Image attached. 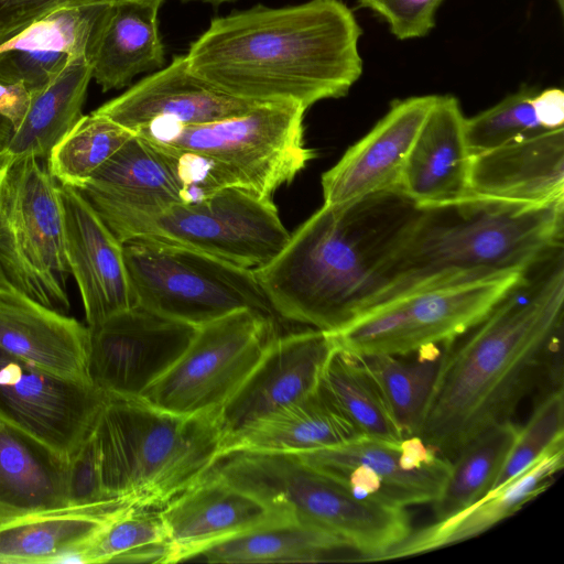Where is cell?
I'll use <instances>...</instances> for the list:
<instances>
[{
  "instance_id": "obj_1",
  "label": "cell",
  "mask_w": 564,
  "mask_h": 564,
  "mask_svg": "<svg viewBox=\"0 0 564 564\" xmlns=\"http://www.w3.org/2000/svg\"><path fill=\"white\" fill-rule=\"evenodd\" d=\"M535 271L444 347L416 436L449 460L482 432L511 421L554 352L563 326V250Z\"/></svg>"
},
{
  "instance_id": "obj_2",
  "label": "cell",
  "mask_w": 564,
  "mask_h": 564,
  "mask_svg": "<svg viewBox=\"0 0 564 564\" xmlns=\"http://www.w3.org/2000/svg\"><path fill=\"white\" fill-rule=\"evenodd\" d=\"M361 34L340 0L259 4L213 19L185 56L195 76L228 96L307 109L347 95L359 79Z\"/></svg>"
},
{
  "instance_id": "obj_3",
  "label": "cell",
  "mask_w": 564,
  "mask_h": 564,
  "mask_svg": "<svg viewBox=\"0 0 564 564\" xmlns=\"http://www.w3.org/2000/svg\"><path fill=\"white\" fill-rule=\"evenodd\" d=\"M416 207L400 188L323 204L253 270L278 317L335 333L365 312L377 294V269Z\"/></svg>"
},
{
  "instance_id": "obj_4",
  "label": "cell",
  "mask_w": 564,
  "mask_h": 564,
  "mask_svg": "<svg viewBox=\"0 0 564 564\" xmlns=\"http://www.w3.org/2000/svg\"><path fill=\"white\" fill-rule=\"evenodd\" d=\"M563 234L564 203L468 196L417 206L377 269L378 291L367 310L425 289L528 272L563 250Z\"/></svg>"
},
{
  "instance_id": "obj_5",
  "label": "cell",
  "mask_w": 564,
  "mask_h": 564,
  "mask_svg": "<svg viewBox=\"0 0 564 564\" xmlns=\"http://www.w3.org/2000/svg\"><path fill=\"white\" fill-rule=\"evenodd\" d=\"M218 413L184 415L142 399L108 398L93 431L106 495L161 509L219 458Z\"/></svg>"
},
{
  "instance_id": "obj_6",
  "label": "cell",
  "mask_w": 564,
  "mask_h": 564,
  "mask_svg": "<svg viewBox=\"0 0 564 564\" xmlns=\"http://www.w3.org/2000/svg\"><path fill=\"white\" fill-rule=\"evenodd\" d=\"M305 111L294 102L259 104L220 120L158 123L135 134L176 158L202 197L231 186L272 197L315 156L304 142Z\"/></svg>"
},
{
  "instance_id": "obj_7",
  "label": "cell",
  "mask_w": 564,
  "mask_h": 564,
  "mask_svg": "<svg viewBox=\"0 0 564 564\" xmlns=\"http://www.w3.org/2000/svg\"><path fill=\"white\" fill-rule=\"evenodd\" d=\"M89 205L121 242H164L250 270L268 263L290 237L272 197L235 186L192 202Z\"/></svg>"
},
{
  "instance_id": "obj_8",
  "label": "cell",
  "mask_w": 564,
  "mask_h": 564,
  "mask_svg": "<svg viewBox=\"0 0 564 564\" xmlns=\"http://www.w3.org/2000/svg\"><path fill=\"white\" fill-rule=\"evenodd\" d=\"M134 302L199 327L240 310L276 322L253 270L192 249L148 239L122 242Z\"/></svg>"
},
{
  "instance_id": "obj_9",
  "label": "cell",
  "mask_w": 564,
  "mask_h": 564,
  "mask_svg": "<svg viewBox=\"0 0 564 564\" xmlns=\"http://www.w3.org/2000/svg\"><path fill=\"white\" fill-rule=\"evenodd\" d=\"M40 159L13 156L0 185V276L36 302L69 311L58 183Z\"/></svg>"
},
{
  "instance_id": "obj_10",
  "label": "cell",
  "mask_w": 564,
  "mask_h": 564,
  "mask_svg": "<svg viewBox=\"0 0 564 564\" xmlns=\"http://www.w3.org/2000/svg\"><path fill=\"white\" fill-rule=\"evenodd\" d=\"M508 272L406 294L376 305L332 334L357 357L406 355L466 334L525 275Z\"/></svg>"
},
{
  "instance_id": "obj_11",
  "label": "cell",
  "mask_w": 564,
  "mask_h": 564,
  "mask_svg": "<svg viewBox=\"0 0 564 564\" xmlns=\"http://www.w3.org/2000/svg\"><path fill=\"white\" fill-rule=\"evenodd\" d=\"M278 324L240 310L197 327L183 355L140 399L177 414L219 412L278 335Z\"/></svg>"
},
{
  "instance_id": "obj_12",
  "label": "cell",
  "mask_w": 564,
  "mask_h": 564,
  "mask_svg": "<svg viewBox=\"0 0 564 564\" xmlns=\"http://www.w3.org/2000/svg\"><path fill=\"white\" fill-rule=\"evenodd\" d=\"M87 378L107 398L140 399L183 355L197 327L133 305L88 326Z\"/></svg>"
},
{
  "instance_id": "obj_13",
  "label": "cell",
  "mask_w": 564,
  "mask_h": 564,
  "mask_svg": "<svg viewBox=\"0 0 564 564\" xmlns=\"http://www.w3.org/2000/svg\"><path fill=\"white\" fill-rule=\"evenodd\" d=\"M108 398L85 381L0 349V419L68 460L94 431Z\"/></svg>"
},
{
  "instance_id": "obj_14",
  "label": "cell",
  "mask_w": 564,
  "mask_h": 564,
  "mask_svg": "<svg viewBox=\"0 0 564 564\" xmlns=\"http://www.w3.org/2000/svg\"><path fill=\"white\" fill-rule=\"evenodd\" d=\"M299 455L359 496L403 508L433 503L452 467L416 435L399 441L360 436Z\"/></svg>"
},
{
  "instance_id": "obj_15",
  "label": "cell",
  "mask_w": 564,
  "mask_h": 564,
  "mask_svg": "<svg viewBox=\"0 0 564 564\" xmlns=\"http://www.w3.org/2000/svg\"><path fill=\"white\" fill-rule=\"evenodd\" d=\"M335 347L332 334L315 328L278 334L220 408L224 441L253 421L316 391Z\"/></svg>"
},
{
  "instance_id": "obj_16",
  "label": "cell",
  "mask_w": 564,
  "mask_h": 564,
  "mask_svg": "<svg viewBox=\"0 0 564 564\" xmlns=\"http://www.w3.org/2000/svg\"><path fill=\"white\" fill-rule=\"evenodd\" d=\"M160 514L170 541V563L193 561L223 542L294 522L212 470L163 506Z\"/></svg>"
},
{
  "instance_id": "obj_17",
  "label": "cell",
  "mask_w": 564,
  "mask_h": 564,
  "mask_svg": "<svg viewBox=\"0 0 564 564\" xmlns=\"http://www.w3.org/2000/svg\"><path fill=\"white\" fill-rule=\"evenodd\" d=\"M436 97L392 102L372 129L322 175L324 205H346L400 188L406 159Z\"/></svg>"
},
{
  "instance_id": "obj_18",
  "label": "cell",
  "mask_w": 564,
  "mask_h": 564,
  "mask_svg": "<svg viewBox=\"0 0 564 564\" xmlns=\"http://www.w3.org/2000/svg\"><path fill=\"white\" fill-rule=\"evenodd\" d=\"M66 256L87 326L135 305L122 242L73 186L58 184Z\"/></svg>"
},
{
  "instance_id": "obj_19",
  "label": "cell",
  "mask_w": 564,
  "mask_h": 564,
  "mask_svg": "<svg viewBox=\"0 0 564 564\" xmlns=\"http://www.w3.org/2000/svg\"><path fill=\"white\" fill-rule=\"evenodd\" d=\"M253 106L195 76L186 56L178 55L94 112L137 133L158 123L192 126L216 121L246 112Z\"/></svg>"
},
{
  "instance_id": "obj_20",
  "label": "cell",
  "mask_w": 564,
  "mask_h": 564,
  "mask_svg": "<svg viewBox=\"0 0 564 564\" xmlns=\"http://www.w3.org/2000/svg\"><path fill=\"white\" fill-rule=\"evenodd\" d=\"M469 196L528 206L564 203V128L473 155Z\"/></svg>"
},
{
  "instance_id": "obj_21",
  "label": "cell",
  "mask_w": 564,
  "mask_h": 564,
  "mask_svg": "<svg viewBox=\"0 0 564 564\" xmlns=\"http://www.w3.org/2000/svg\"><path fill=\"white\" fill-rule=\"evenodd\" d=\"M470 164L459 102L437 96L406 159L400 191L417 206L462 200L469 196Z\"/></svg>"
},
{
  "instance_id": "obj_22",
  "label": "cell",
  "mask_w": 564,
  "mask_h": 564,
  "mask_svg": "<svg viewBox=\"0 0 564 564\" xmlns=\"http://www.w3.org/2000/svg\"><path fill=\"white\" fill-rule=\"evenodd\" d=\"M88 338L87 325L0 282L2 351L51 372L89 382Z\"/></svg>"
},
{
  "instance_id": "obj_23",
  "label": "cell",
  "mask_w": 564,
  "mask_h": 564,
  "mask_svg": "<svg viewBox=\"0 0 564 564\" xmlns=\"http://www.w3.org/2000/svg\"><path fill=\"white\" fill-rule=\"evenodd\" d=\"M160 4L123 0L108 3L87 50L91 77L102 91L128 86L139 74L165 63L159 34Z\"/></svg>"
},
{
  "instance_id": "obj_24",
  "label": "cell",
  "mask_w": 564,
  "mask_h": 564,
  "mask_svg": "<svg viewBox=\"0 0 564 564\" xmlns=\"http://www.w3.org/2000/svg\"><path fill=\"white\" fill-rule=\"evenodd\" d=\"M564 465V438L531 467L462 512L422 528L395 547L387 560L427 553L477 536L544 492Z\"/></svg>"
},
{
  "instance_id": "obj_25",
  "label": "cell",
  "mask_w": 564,
  "mask_h": 564,
  "mask_svg": "<svg viewBox=\"0 0 564 564\" xmlns=\"http://www.w3.org/2000/svg\"><path fill=\"white\" fill-rule=\"evenodd\" d=\"M75 188L89 204L191 202L188 184L175 158L135 133Z\"/></svg>"
},
{
  "instance_id": "obj_26",
  "label": "cell",
  "mask_w": 564,
  "mask_h": 564,
  "mask_svg": "<svg viewBox=\"0 0 564 564\" xmlns=\"http://www.w3.org/2000/svg\"><path fill=\"white\" fill-rule=\"evenodd\" d=\"M362 436L319 389L262 416L223 443L230 452L303 454L348 443ZM219 456V457H220Z\"/></svg>"
},
{
  "instance_id": "obj_27",
  "label": "cell",
  "mask_w": 564,
  "mask_h": 564,
  "mask_svg": "<svg viewBox=\"0 0 564 564\" xmlns=\"http://www.w3.org/2000/svg\"><path fill=\"white\" fill-rule=\"evenodd\" d=\"M67 460L0 419V520L67 507Z\"/></svg>"
},
{
  "instance_id": "obj_28",
  "label": "cell",
  "mask_w": 564,
  "mask_h": 564,
  "mask_svg": "<svg viewBox=\"0 0 564 564\" xmlns=\"http://www.w3.org/2000/svg\"><path fill=\"white\" fill-rule=\"evenodd\" d=\"M126 501L0 520V564L68 563Z\"/></svg>"
},
{
  "instance_id": "obj_29",
  "label": "cell",
  "mask_w": 564,
  "mask_h": 564,
  "mask_svg": "<svg viewBox=\"0 0 564 564\" xmlns=\"http://www.w3.org/2000/svg\"><path fill=\"white\" fill-rule=\"evenodd\" d=\"M91 77L86 55L72 57L45 87L31 91L29 110L7 151L12 156L47 159L51 150L79 121Z\"/></svg>"
},
{
  "instance_id": "obj_30",
  "label": "cell",
  "mask_w": 564,
  "mask_h": 564,
  "mask_svg": "<svg viewBox=\"0 0 564 564\" xmlns=\"http://www.w3.org/2000/svg\"><path fill=\"white\" fill-rule=\"evenodd\" d=\"M354 552L339 536L297 522L267 527L223 542L193 561L207 563H324L348 562ZM355 553V552H354Z\"/></svg>"
},
{
  "instance_id": "obj_31",
  "label": "cell",
  "mask_w": 564,
  "mask_h": 564,
  "mask_svg": "<svg viewBox=\"0 0 564 564\" xmlns=\"http://www.w3.org/2000/svg\"><path fill=\"white\" fill-rule=\"evenodd\" d=\"M319 391L362 436L399 441L404 434L364 360L337 346L323 370Z\"/></svg>"
},
{
  "instance_id": "obj_32",
  "label": "cell",
  "mask_w": 564,
  "mask_h": 564,
  "mask_svg": "<svg viewBox=\"0 0 564 564\" xmlns=\"http://www.w3.org/2000/svg\"><path fill=\"white\" fill-rule=\"evenodd\" d=\"M518 431L519 426L508 421L482 432L460 449L432 503L436 521L462 512L491 490Z\"/></svg>"
},
{
  "instance_id": "obj_33",
  "label": "cell",
  "mask_w": 564,
  "mask_h": 564,
  "mask_svg": "<svg viewBox=\"0 0 564 564\" xmlns=\"http://www.w3.org/2000/svg\"><path fill=\"white\" fill-rule=\"evenodd\" d=\"M445 346H426L406 355L360 357L377 380L405 437L417 435Z\"/></svg>"
},
{
  "instance_id": "obj_34",
  "label": "cell",
  "mask_w": 564,
  "mask_h": 564,
  "mask_svg": "<svg viewBox=\"0 0 564 564\" xmlns=\"http://www.w3.org/2000/svg\"><path fill=\"white\" fill-rule=\"evenodd\" d=\"M69 563H170L160 509L129 506L117 512Z\"/></svg>"
},
{
  "instance_id": "obj_35",
  "label": "cell",
  "mask_w": 564,
  "mask_h": 564,
  "mask_svg": "<svg viewBox=\"0 0 564 564\" xmlns=\"http://www.w3.org/2000/svg\"><path fill=\"white\" fill-rule=\"evenodd\" d=\"M133 134L94 111L84 115L51 150L46 167L58 184L76 187L91 176Z\"/></svg>"
},
{
  "instance_id": "obj_36",
  "label": "cell",
  "mask_w": 564,
  "mask_h": 564,
  "mask_svg": "<svg viewBox=\"0 0 564 564\" xmlns=\"http://www.w3.org/2000/svg\"><path fill=\"white\" fill-rule=\"evenodd\" d=\"M107 4L59 6L0 43V52L34 50L87 56L95 26Z\"/></svg>"
},
{
  "instance_id": "obj_37",
  "label": "cell",
  "mask_w": 564,
  "mask_h": 564,
  "mask_svg": "<svg viewBox=\"0 0 564 564\" xmlns=\"http://www.w3.org/2000/svg\"><path fill=\"white\" fill-rule=\"evenodd\" d=\"M536 91L524 86L495 106L465 118V135L471 156L545 130L532 107Z\"/></svg>"
},
{
  "instance_id": "obj_38",
  "label": "cell",
  "mask_w": 564,
  "mask_h": 564,
  "mask_svg": "<svg viewBox=\"0 0 564 564\" xmlns=\"http://www.w3.org/2000/svg\"><path fill=\"white\" fill-rule=\"evenodd\" d=\"M562 438H564V394L562 386H558L535 406L528 423L519 427L490 491L499 489L527 470Z\"/></svg>"
},
{
  "instance_id": "obj_39",
  "label": "cell",
  "mask_w": 564,
  "mask_h": 564,
  "mask_svg": "<svg viewBox=\"0 0 564 564\" xmlns=\"http://www.w3.org/2000/svg\"><path fill=\"white\" fill-rule=\"evenodd\" d=\"M65 489L68 508H89L120 501L109 498L104 490L100 457L93 432L67 460Z\"/></svg>"
},
{
  "instance_id": "obj_40",
  "label": "cell",
  "mask_w": 564,
  "mask_h": 564,
  "mask_svg": "<svg viewBox=\"0 0 564 564\" xmlns=\"http://www.w3.org/2000/svg\"><path fill=\"white\" fill-rule=\"evenodd\" d=\"M72 58L66 53L34 50L0 52V83L23 84L30 91L45 87Z\"/></svg>"
},
{
  "instance_id": "obj_41",
  "label": "cell",
  "mask_w": 564,
  "mask_h": 564,
  "mask_svg": "<svg viewBox=\"0 0 564 564\" xmlns=\"http://www.w3.org/2000/svg\"><path fill=\"white\" fill-rule=\"evenodd\" d=\"M443 0H358V4L380 17L399 40L425 36L435 25Z\"/></svg>"
},
{
  "instance_id": "obj_42",
  "label": "cell",
  "mask_w": 564,
  "mask_h": 564,
  "mask_svg": "<svg viewBox=\"0 0 564 564\" xmlns=\"http://www.w3.org/2000/svg\"><path fill=\"white\" fill-rule=\"evenodd\" d=\"M64 0H0V43L62 6Z\"/></svg>"
},
{
  "instance_id": "obj_43",
  "label": "cell",
  "mask_w": 564,
  "mask_h": 564,
  "mask_svg": "<svg viewBox=\"0 0 564 564\" xmlns=\"http://www.w3.org/2000/svg\"><path fill=\"white\" fill-rule=\"evenodd\" d=\"M532 107L543 129L564 128V93L561 88L552 87L536 91L532 97Z\"/></svg>"
},
{
  "instance_id": "obj_44",
  "label": "cell",
  "mask_w": 564,
  "mask_h": 564,
  "mask_svg": "<svg viewBox=\"0 0 564 564\" xmlns=\"http://www.w3.org/2000/svg\"><path fill=\"white\" fill-rule=\"evenodd\" d=\"M31 102V91L23 84L0 83V115L14 130L22 123Z\"/></svg>"
},
{
  "instance_id": "obj_45",
  "label": "cell",
  "mask_w": 564,
  "mask_h": 564,
  "mask_svg": "<svg viewBox=\"0 0 564 564\" xmlns=\"http://www.w3.org/2000/svg\"><path fill=\"white\" fill-rule=\"evenodd\" d=\"M14 132L12 123L0 115V152L6 151Z\"/></svg>"
},
{
  "instance_id": "obj_46",
  "label": "cell",
  "mask_w": 564,
  "mask_h": 564,
  "mask_svg": "<svg viewBox=\"0 0 564 564\" xmlns=\"http://www.w3.org/2000/svg\"><path fill=\"white\" fill-rule=\"evenodd\" d=\"M123 0H64L62 6L87 4V3H111ZM162 4L165 0H140Z\"/></svg>"
},
{
  "instance_id": "obj_47",
  "label": "cell",
  "mask_w": 564,
  "mask_h": 564,
  "mask_svg": "<svg viewBox=\"0 0 564 564\" xmlns=\"http://www.w3.org/2000/svg\"><path fill=\"white\" fill-rule=\"evenodd\" d=\"M12 159H13V156L7 150L0 152V185H1L3 174L6 172V169Z\"/></svg>"
},
{
  "instance_id": "obj_48",
  "label": "cell",
  "mask_w": 564,
  "mask_h": 564,
  "mask_svg": "<svg viewBox=\"0 0 564 564\" xmlns=\"http://www.w3.org/2000/svg\"><path fill=\"white\" fill-rule=\"evenodd\" d=\"M181 1H183V2L198 1V2H206V3H212V4H220V3H226V2H232L236 0H181Z\"/></svg>"
},
{
  "instance_id": "obj_49",
  "label": "cell",
  "mask_w": 564,
  "mask_h": 564,
  "mask_svg": "<svg viewBox=\"0 0 564 564\" xmlns=\"http://www.w3.org/2000/svg\"><path fill=\"white\" fill-rule=\"evenodd\" d=\"M558 7V10L563 12L564 9V0H555Z\"/></svg>"
},
{
  "instance_id": "obj_50",
  "label": "cell",
  "mask_w": 564,
  "mask_h": 564,
  "mask_svg": "<svg viewBox=\"0 0 564 564\" xmlns=\"http://www.w3.org/2000/svg\"><path fill=\"white\" fill-rule=\"evenodd\" d=\"M0 282L2 283H7L1 276H0ZM8 284V283H7Z\"/></svg>"
}]
</instances>
